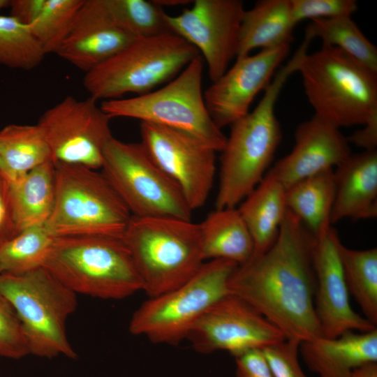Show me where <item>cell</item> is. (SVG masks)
I'll return each instance as SVG.
<instances>
[{
	"mask_svg": "<svg viewBox=\"0 0 377 377\" xmlns=\"http://www.w3.org/2000/svg\"><path fill=\"white\" fill-rule=\"evenodd\" d=\"M316 237L288 209L274 244L237 267L229 293L300 343L322 337L314 309Z\"/></svg>",
	"mask_w": 377,
	"mask_h": 377,
	"instance_id": "1",
	"label": "cell"
},
{
	"mask_svg": "<svg viewBox=\"0 0 377 377\" xmlns=\"http://www.w3.org/2000/svg\"><path fill=\"white\" fill-rule=\"evenodd\" d=\"M303 41L290 60L276 73L258 105L233 123L221 157L216 209L235 207L261 182L281 138L274 107L288 77L307 53Z\"/></svg>",
	"mask_w": 377,
	"mask_h": 377,
	"instance_id": "2",
	"label": "cell"
},
{
	"mask_svg": "<svg viewBox=\"0 0 377 377\" xmlns=\"http://www.w3.org/2000/svg\"><path fill=\"white\" fill-rule=\"evenodd\" d=\"M75 293L121 300L143 290V284L122 237H54L43 266Z\"/></svg>",
	"mask_w": 377,
	"mask_h": 377,
	"instance_id": "3",
	"label": "cell"
},
{
	"mask_svg": "<svg viewBox=\"0 0 377 377\" xmlns=\"http://www.w3.org/2000/svg\"><path fill=\"white\" fill-rule=\"evenodd\" d=\"M122 239L149 297L182 284L205 262L199 224L191 219L131 216Z\"/></svg>",
	"mask_w": 377,
	"mask_h": 377,
	"instance_id": "4",
	"label": "cell"
},
{
	"mask_svg": "<svg viewBox=\"0 0 377 377\" xmlns=\"http://www.w3.org/2000/svg\"><path fill=\"white\" fill-rule=\"evenodd\" d=\"M297 71L314 115L336 127L363 125L377 112V73L342 50L306 53Z\"/></svg>",
	"mask_w": 377,
	"mask_h": 377,
	"instance_id": "5",
	"label": "cell"
},
{
	"mask_svg": "<svg viewBox=\"0 0 377 377\" xmlns=\"http://www.w3.org/2000/svg\"><path fill=\"white\" fill-rule=\"evenodd\" d=\"M199 54L172 32L135 38L85 73L83 84L96 101L117 99L131 93L142 95L170 81Z\"/></svg>",
	"mask_w": 377,
	"mask_h": 377,
	"instance_id": "6",
	"label": "cell"
},
{
	"mask_svg": "<svg viewBox=\"0 0 377 377\" xmlns=\"http://www.w3.org/2000/svg\"><path fill=\"white\" fill-rule=\"evenodd\" d=\"M55 200L45 227L54 237H122L131 214L102 172L55 162Z\"/></svg>",
	"mask_w": 377,
	"mask_h": 377,
	"instance_id": "7",
	"label": "cell"
},
{
	"mask_svg": "<svg viewBox=\"0 0 377 377\" xmlns=\"http://www.w3.org/2000/svg\"><path fill=\"white\" fill-rule=\"evenodd\" d=\"M237 266L226 260L205 261L182 284L144 302L131 318L129 332L154 343L175 345L186 339L205 313L230 293L229 281Z\"/></svg>",
	"mask_w": 377,
	"mask_h": 377,
	"instance_id": "8",
	"label": "cell"
},
{
	"mask_svg": "<svg viewBox=\"0 0 377 377\" xmlns=\"http://www.w3.org/2000/svg\"><path fill=\"white\" fill-rule=\"evenodd\" d=\"M0 293L21 322L30 354L75 359L66 333V320L77 306V294L44 267L20 275L0 273Z\"/></svg>",
	"mask_w": 377,
	"mask_h": 377,
	"instance_id": "9",
	"label": "cell"
},
{
	"mask_svg": "<svg viewBox=\"0 0 377 377\" xmlns=\"http://www.w3.org/2000/svg\"><path fill=\"white\" fill-rule=\"evenodd\" d=\"M202 71L199 54L164 87L133 98L103 101L101 108L111 119L133 118L184 131L221 151L227 137L206 108Z\"/></svg>",
	"mask_w": 377,
	"mask_h": 377,
	"instance_id": "10",
	"label": "cell"
},
{
	"mask_svg": "<svg viewBox=\"0 0 377 377\" xmlns=\"http://www.w3.org/2000/svg\"><path fill=\"white\" fill-rule=\"evenodd\" d=\"M101 168L132 216L191 219L192 210L180 189L140 142L112 137L105 147Z\"/></svg>",
	"mask_w": 377,
	"mask_h": 377,
	"instance_id": "11",
	"label": "cell"
},
{
	"mask_svg": "<svg viewBox=\"0 0 377 377\" xmlns=\"http://www.w3.org/2000/svg\"><path fill=\"white\" fill-rule=\"evenodd\" d=\"M97 101L68 96L40 116L37 124L54 161L101 168L105 147L113 136L111 118Z\"/></svg>",
	"mask_w": 377,
	"mask_h": 377,
	"instance_id": "12",
	"label": "cell"
},
{
	"mask_svg": "<svg viewBox=\"0 0 377 377\" xmlns=\"http://www.w3.org/2000/svg\"><path fill=\"white\" fill-rule=\"evenodd\" d=\"M140 144L191 210L203 206L214 183L216 151L184 131L149 122H140Z\"/></svg>",
	"mask_w": 377,
	"mask_h": 377,
	"instance_id": "13",
	"label": "cell"
},
{
	"mask_svg": "<svg viewBox=\"0 0 377 377\" xmlns=\"http://www.w3.org/2000/svg\"><path fill=\"white\" fill-rule=\"evenodd\" d=\"M244 11L240 0H195L178 15L165 13L164 19L170 32L202 55L212 82L237 57Z\"/></svg>",
	"mask_w": 377,
	"mask_h": 377,
	"instance_id": "14",
	"label": "cell"
},
{
	"mask_svg": "<svg viewBox=\"0 0 377 377\" xmlns=\"http://www.w3.org/2000/svg\"><path fill=\"white\" fill-rule=\"evenodd\" d=\"M286 339L259 311L230 293L213 305L186 337L200 353L225 350L233 357L251 350H263Z\"/></svg>",
	"mask_w": 377,
	"mask_h": 377,
	"instance_id": "15",
	"label": "cell"
},
{
	"mask_svg": "<svg viewBox=\"0 0 377 377\" xmlns=\"http://www.w3.org/2000/svg\"><path fill=\"white\" fill-rule=\"evenodd\" d=\"M315 237L314 309L322 337L332 339L348 331L365 332L376 329V325L354 311L350 304L339 253L341 240L336 230L331 226Z\"/></svg>",
	"mask_w": 377,
	"mask_h": 377,
	"instance_id": "16",
	"label": "cell"
},
{
	"mask_svg": "<svg viewBox=\"0 0 377 377\" xmlns=\"http://www.w3.org/2000/svg\"><path fill=\"white\" fill-rule=\"evenodd\" d=\"M289 50L290 45H286L236 58L235 64L212 82L203 94L204 101L220 129L231 126L249 112L253 99L271 82Z\"/></svg>",
	"mask_w": 377,
	"mask_h": 377,
	"instance_id": "17",
	"label": "cell"
},
{
	"mask_svg": "<svg viewBox=\"0 0 377 377\" xmlns=\"http://www.w3.org/2000/svg\"><path fill=\"white\" fill-rule=\"evenodd\" d=\"M351 151L339 128L313 115L295 133L292 151L269 171L286 189L295 183L343 162Z\"/></svg>",
	"mask_w": 377,
	"mask_h": 377,
	"instance_id": "18",
	"label": "cell"
},
{
	"mask_svg": "<svg viewBox=\"0 0 377 377\" xmlns=\"http://www.w3.org/2000/svg\"><path fill=\"white\" fill-rule=\"evenodd\" d=\"M135 38L114 24L104 0H84L68 36L56 54L87 73Z\"/></svg>",
	"mask_w": 377,
	"mask_h": 377,
	"instance_id": "19",
	"label": "cell"
},
{
	"mask_svg": "<svg viewBox=\"0 0 377 377\" xmlns=\"http://www.w3.org/2000/svg\"><path fill=\"white\" fill-rule=\"evenodd\" d=\"M335 197L331 224L377 216V150L350 154L334 170Z\"/></svg>",
	"mask_w": 377,
	"mask_h": 377,
	"instance_id": "20",
	"label": "cell"
},
{
	"mask_svg": "<svg viewBox=\"0 0 377 377\" xmlns=\"http://www.w3.org/2000/svg\"><path fill=\"white\" fill-rule=\"evenodd\" d=\"M300 353L308 368L319 377H350L356 368L377 362V328L302 341Z\"/></svg>",
	"mask_w": 377,
	"mask_h": 377,
	"instance_id": "21",
	"label": "cell"
},
{
	"mask_svg": "<svg viewBox=\"0 0 377 377\" xmlns=\"http://www.w3.org/2000/svg\"><path fill=\"white\" fill-rule=\"evenodd\" d=\"M286 190L267 173L239 203L238 210L253 239V254L266 251L275 242L288 211Z\"/></svg>",
	"mask_w": 377,
	"mask_h": 377,
	"instance_id": "22",
	"label": "cell"
},
{
	"mask_svg": "<svg viewBox=\"0 0 377 377\" xmlns=\"http://www.w3.org/2000/svg\"><path fill=\"white\" fill-rule=\"evenodd\" d=\"M295 24L290 0H261L245 10L240 27L237 57L253 50L274 49L290 45Z\"/></svg>",
	"mask_w": 377,
	"mask_h": 377,
	"instance_id": "23",
	"label": "cell"
},
{
	"mask_svg": "<svg viewBox=\"0 0 377 377\" xmlns=\"http://www.w3.org/2000/svg\"><path fill=\"white\" fill-rule=\"evenodd\" d=\"M199 224L205 261L226 260L238 265L254 253L251 235L238 209H215Z\"/></svg>",
	"mask_w": 377,
	"mask_h": 377,
	"instance_id": "24",
	"label": "cell"
},
{
	"mask_svg": "<svg viewBox=\"0 0 377 377\" xmlns=\"http://www.w3.org/2000/svg\"><path fill=\"white\" fill-rule=\"evenodd\" d=\"M55 200V163L48 161L11 182V202L17 231L45 226Z\"/></svg>",
	"mask_w": 377,
	"mask_h": 377,
	"instance_id": "25",
	"label": "cell"
},
{
	"mask_svg": "<svg viewBox=\"0 0 377 377\" xmlns=\"http://www.w3.org/2000/svg\"><path fill=\"white\" fill-rule=\"evenodd\" d=\"M335 197L334 169L305 178L286 190L288 209L316 237L329 228Z\"/></svg>",
	"mask_w": 377,
	"mask_h": 377,
	"instance_id": "26",
	"label": "cell"
},
{
	"mask_svg": "<svg viewBox=\"0 0 377 377\" xmlns=\"http://www.w3.org/2000/svg\"><path fill=\"white\" fill-rule=\"evenodd\" d=\"M0 160L1 170L15 182L53 158L38 124H9L0 131Z\"/></svg>",
	"mask_w": 377,
	"mask_h": 377,
	"instance_id": "27",
	"label": "cell"
},
{
	"mask_svg": "<svg viewBox=\"0 0 377 377\" xmlns=\"http://www.w3.org/2000/svg\"><path fill=\"white\" fill-rule=\"evenodd\" d=\"M339 253L349 293L360 306L364 317L377 324V249L355 250L341 242Z\"/></svg>",
	"mask_w": 377,
	"mask_h": 377,
	"instance_id": "28",
	"label": "cell"
},
{
	"mask_svg": "<svg viewBox=\"0 0 377 377\" xmlns=\"http://www.w3.org/2000/svg\"><path fill=\"white\" fill-rule=\"evenodd\" d=\"M305 37L320 38L323 46L338 47L377 73V48L362 34L351 16L311 20Z\"/></svg>",
	"mask_w": 377,
	"mask_h": 377,
	"instance_id": "29",
	"label": "cell"
},
{
	"mask_svg": "<svg viewBox=\"0 0 377 377\" xmlns=\"http://www.w3.org/2000/svg\"><path fill=\"white\" fill-rule=\"evenodd\" d=\"M54 239L45 226L20 231L0 246V273L20 275L43 267Z\"/></svg>",
	"mask_w": 377,
	"mask_h": 377,
	"instance_id": "30",
	"label": "cell"
},
{
	"mask_svg": "<svg viewBox=\"0 0 377 377\" xmlns=\"http://www.w3.org/2000/svg\"><path fill=\"white\" fill-rule=\"evenodd\" d=\"M104 3L114 24L134 38L170 32L164 19L165 13L154 1L104 0Z\"/></svg>",
	"mask_w": 377,
	"mask_h": 377,
	"instance_id": "31",
	"label": "cell"
},
{
	"mask_svg": "<svg viewBox=\"0 0 377 377\" xmlns=\"http://www.w3.org/2000/svg\"><path fill=\"white\" fill-rule=\"evenodd\" d=\"M45 55L29 26L10 15H0L1 64L30 71L37 67Z\"/></svg>",
	"mask_w": 377,
	"mask_h": 377,
	"instance_id": "32",
	"label": "cell"
},
{
	"mask_svg": "<svg viewBox=\"0 0 377 377\" xmlns=\"http://www.w3.org/2000/svg\"><path fill=\"white\" fill-rule=\"evenodd\" d=\"M84 0H45L37 18L29 26L45 54H56L68 36Z\"/></svg>",
	"mask_w": 377,
	"mask_h": 377,
	"instance_id": "33",
	"label": "cell"
},
{
	"mask_svg": "<svg viewBox=\"0 0 377 377\" xmlns=\"http://www.w3.org/2000/svg\"><path fill=\"white\" fill-rule=\"evenodd\" d=\"M30 354L20 318L10 302L0 293V357L20 359Z\"/></svg>",
	"mask_w": 377,
	"mask_h": 377,
	"instance_id": "34",
	"label": "cell"
},
{
	"mask_svg": "<svg viewBox=\"0 0 377 377\" xmlns=\"http://www.w3.org/2000/svg\"><path fill=\"white\" fill-rule=\"evenodd\" d=\"M293 21L351 16L357 8L355 0H290Z\"/></svg>",
	"mask_w": 377,
	"mask_h": 377,
	"instance_id": "35",
	"label": "cell"
},
{
	"mask_svg": "<svg viewBox=\"0 0 377 377\" xmlns=\"http://www.w3.org/2000/svg\"><path fill=\"white\" fill-rule=\"evenodd\" d=\"M300 344L286 339L262 350L273 377H309L300 365Z\"/></svg>",
	"mask_w": 377,
	"mask_h": 377,
	"instance_id": "36",
	"label": "cell"
},
{
	"mask_svg": "<svg viewBox=\"0 0 377 377\" xmlns=\"http://www.w3.org/2000/svg\"><path fill=\"white\" fill-rule=\"evenodd\" d=\"M11 202V181L0 169V246L17 235Z\"/></svg>",
	"mask_w": 377,
	"mask_h": 377,
	"instance_id": "37",
	"label": "cell"
},
{
	"mask_svg": "<svg viewBox=\"0 0 377 377\" xmlns=\"http://www.w3.org/2000/svg\"><path fill=\"white\" fill-rule=\"evenodd\" d=\"M234 357L236 377H273L262 350H251Z\"/></svg>",
	"mask_w": 377,
	"mask_h": 377,
	"instance_id": "38",
	"label": "cell"
},
{
	"mask_svg": "<svg viewBox=\"0 0 377 377\" xmlns=\"http://www.w3.org/2000/svg\"><path fill=\"white\" fill-rule=\"evenodd\" d=\"M363 128L355 131L348 138L349 143L364 151H375L377 147V112L372 114L363 124Z\"/></svg>",
	"mask_w": 377,
	"mask_h": 377,
	"instance_id": "39",
	"label": "cell"
},
{
	"mask_svg": "<svg viewBox=\"0 0 377 377\" xmlns=\"http://www.w3.org/2000/svg\"><path fill=\"white\" fill-rule=\"evenodd\" d=\"M44 3L45 0H12L10 15L29 26L39 15Z\"/></svg>",
	"mask_w": 377,
	"mask_h": 377,
	"instance_id": "40",
	"label": "cell"
},
{
	"mask_svg": "<svg viewBox=\"0 0 377 377\" xmlns=\"http://www.w3.org/2000/svg\"><path fill=\"white\" fill-rule=\"evenodd\" d=\"M350 377H377V362H369L356 368Z\"/></svg>",
	"mask_w": 377,
	"mask_h": 377,
	"instance_id": "41",
	"label": "cell"
},
{
	"mask_svg": "<svg viewBox=\"0 0 377 377\" xmlns=\"http://www.w3.org/2000/svg\"><path fill=\"white\" fill-rule=\"evenodd\" d=\"M154 2L163 8L165 6H183L188 4L191 2L189 0H154Z\"/></svg>",
	"mask_w": 377,
	"mask_h": 377,
	"instance_id": "42",
	"label": "cell"
},
{
	"mask_svg": "<svg viewBox=\"0 0 377 377\" xmlns=\"http://www.w3.org/2000/svg\"><path fill=\"white\" fill-rule=\"evenodd\" d=\"M10 4V0H0V11L6 7H9Z\"/></svg>",
	"mask_w": 377,
	"mask_h": 377,
	"instance_id": "43",
	"label": "cell"
},
{
	"mask_svg": "<svg viewBox=\"0 0 377 377\" xmlns=\"http://www.w3.org/2000/svg\"><path fill=\"white\" fill-rule=\"evenodd\" d=\"M1 168H2V165H1V160H0V169L1 170Z\"/></svg>",
	"mask_w": 377,
	"mask_h": 377,
	"instance_id": "44",
	"label": "cell"
}]
</instances>
